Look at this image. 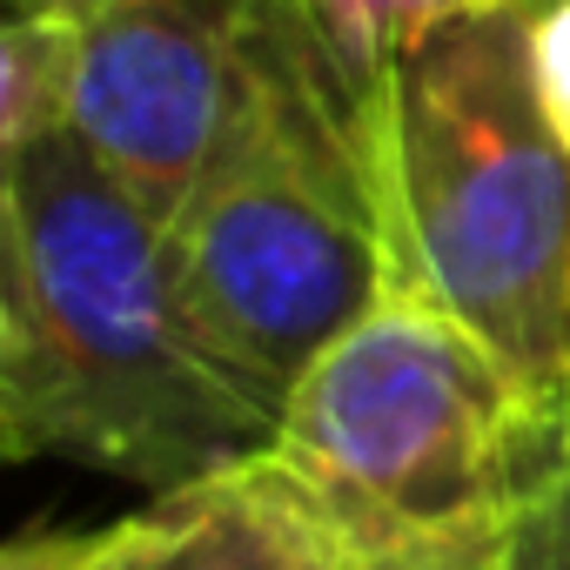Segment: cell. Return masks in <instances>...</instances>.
<instances>
[{
  "label": "cell",
  "instance_id": "cell-10",
  "mask_svg": "<svg viewBox=\"0 0 570 570\" xmlns=\"http://www.w3.org/2000/svg\"><path fill=\"white\" fill-rule=\"evenodd\" d=\"M530 61H537L543 115L563 135V148H570V0H557V8H543L530 21Z\"/></svg>",
  "mask_w": 570,
  "mask_h": 570
},
{
  "label": "cell",
  "instance_id": "cell-6",
  "mask_svg": "<svg viewBox=\"0 0 570 570\" xmlns=\"http://www.w3.org/2000/svg\"><path fill=\"white\" fill-rule=\"evenodd\" d=\"M68 570H363L323 510L262 450L148 510L81 530Z\"/></svg>",
  "mask_w": 570,
  "mask_h": 570
},
{
  "label": "cell",
  "instance_id": "cell-1",
  "mask_svg": "<svg viewBox=\"0 0 570 570\" xmlns=\"http://www.w3.org/2000/svg\"><path fill=\"white\" fill-rule=\"evenodd\" d=\"M268 436L188 316L168 228L75 128L0 155V450L168 497Z\"/></svg>",
  "mask_w": 570,
  "mask_h": 570
},
{
  "label": "cell",
  "instance_id": "cell-9",
  "mask_svg": "<svg viewBox=\"0 0 570 570\" xmlns=\"http://www.w3.org/2000/svg\"><path fill=\"white\" fill-rule=\"evenodd\" d=\"M503 563L510 570H570V450L517 510V523L503 537Z\"/></svg>",
  "mask_w": 570,
  "mask_h": 570
},
{
  "label": "cell",
  "instance_id": "cell-8",
  "mask_svg": "<svg viewBox=\"0 0 570 570\" xmlns=\"http://www.w3.org/2000/svg\"><path fill=\"white\" fill-rule=\"evenodd\" d=\"M309 21L323 28V41L336 48V61L370 88L383 95L390 81V61L403 55V41L416 28H430L436 14L450 8H470V0H303Z\"/></svg>",
  "mask_w": 570,
  "mask_h": 570
},
{
  "label": "cell",
  "instance_id": "cell-7",
  "mask_svg": "<svg viewBox=\"0 0 570 570\" xmlns=\"http://www.w3.org/2000/svg\"><path fill=\"white\" fill-rule=\"evenodd\" d=\"M81 35L61 14H0V155H21L75 121Z\"/></svg>",
  "mask_w": 570,
  "mask_h": 570
},
{
  "label": "cell",
  "instance_id": "cell-4",
  "mask_svg": "<svg viewBox=\"0 0 570 570\" xmlns=\"http://www.w3.org/2000/svg\"><path fill=\"white\" fill-rule=\"evenodd\" d=\"M530 8L470 0L403 41L383 155L403 262L543 403L570 383V148L543 115Z\"/></svg>",
  "mask_w": 570,
  "mask_h": 570
},
{
  "label": "cell",
  "instance_id": "cell-3",
  "mask_svg": "<svg viewBox=\"0 0 570 570\" xmlns=\"http://www.w3.org/2000/svg\"><path fill=\"white\" fill-rule=\"evenodd\" d=\"M262 456L363 570H436L503 550L530 490L563 463V423L403 275L309 363Z\"/></svg>",
  "mask_w": 570,
  "mask_h": 570
},
{
  "label": "cell",
  "instance_id": "cell-11",
  "mask_svg": "<svg viewBox=\"0 0 570 570\" xmlns=\"http://www.w3.org/2000/svg\"><path fill=\"white\" fill-rule=\"evenodd\" d=\"M81 530H55V523H28L8 550H0V570H68L75 563Z\"/></svg>",
  "mask_w": 570,
  "mask_h": 570
},
{
  "label": "cell",
  "instance_id": "cell-2",
  "mask_svg": "<svg viewBox=\"0 0 570 570\" xmlns=\"http://www.w3.org/2000/svg\"><path fill=\"white\" fill-rule=\"evenodd\" d=\"M168 255L202 343L268 416L410 275L383 95L336 61L303 0L248 8L228 121L168 222Z\"/></svg>",
  "mask_w": 570,
  "mask_h": 570
},
{
  "label": "cell",
  "instance_id": "cell-14",
  "mask_svg": "<svg viewBox=\"0 0 570 570\" xmlns=\"http://www.w3.org/2000/svg\"><path fill=\"white\" fill-rule=\"evenodd\" d=\"M517 8H530V14H543V8H557V0H517Z\"/></svg>",
  "mask_w": 570,
  "mask_h": 570
},
{
  "label": "cell",
  "instance_id": "cell-5",
  "mask_svg": "<svg viewBox=\"0 0 570 570\" xmlns=\"http://www.w3.org/2000/svg\"><path fill=\"white\" fill-rule=\"evenodd\" d=\"M255 0H8L81 35L75 141L168 228L202 181L235 95V55Z\"/></svg>",
  "mask_w": 570,
  "mask_h": 570
},
{
  "label": "cell",
  "instance_id": "cell-13",
  "mask_svg": "<svg viewBox=\"0 0 570 570\" xmlns=\"http://www.w3.org/2000/svg\"><path fill=\"white\" fill-rule=\"evenodd\" d=\"M557 423H563V450H570V383H563V396H557Z\"/></svg>",
  "mask_w": 570,
  "mask_h": 570
},
{
  "label": "cell",
  "instance_id": "cell-12",
  "mask_svg": "<svg viewBox=\"0 0 570 570\" xmlns=\"http://www.w3.org/2000/svg\"><path fill=\"white\" fill-rule=\"evenodd\" d=\"M436 570H510V563H503V550H497V557H463V563H436Z\"/></svg>",
  "mask_w": 570,
  "mask_h": 570
}]
</instances>
